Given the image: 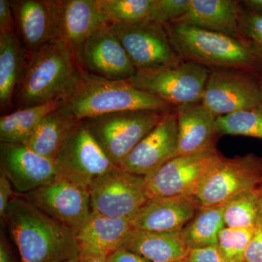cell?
Here are the masks:
<instances>
[{"label": "cell", "mask_w": 262, "mask_h": 262, "mask_svg": "<svg viewBox=\"0 0 262 262\" xmlns=\"http://www.w3.org/2000/svg\"><path fill=\"white\" fill-rule=\"evenodd\" d=\"M0 262H16L5 236L1 233L0 239Z\"/></svg>", "instance_id": "40"}, {"label": "cell", "mask_w": 262, "mask_h": 262, "mask_svg": "<svg viewBox=\"0 0 262 262\" xmlns=\"http://www.w3.org/2000/svg\"><path fill=\"white\" fill-rule=\"evenodd\" d=\"M92 212L111 218H130L149 201L145 178L114 166L89 187Z\"/></svg>", "instance_id": "8"}, {"label": "cell", "mask_w": 262, "mask_h": 262, "mask_svg": "<svg viewBox=\"0 0 262 262\" xmlns=\"http://www.w3.org/2000/svg\"><path fill=\"white\" fill-rule=\"evenodd\" d=\"M243 10L238 0H191L187 13L174 23L244 39L241 29Z\"/></svg>", "instance_id": "20"}, {"label": "cell", "mask_w": 262, "mask_h": 262, "mask_svg": "<svg viewBox=\"0 0 262 262\" xmlns=\"http://www.w3.org/2000/svg\"><path fill=\"white\" fill-rule=\"evenodd\" d=\"M200 207L194 196L151 198L131 217V225L148 232H181Z\"/></svg>", "instance_id": "18"}, {"label": "cell", "mask_w": 262, "mask_h": 262, "mask_svg": "<svg viewBox=\"0 0 262 262\" xmlns=\"http://www.w3.org/2000/svg\"><path fill=\"white\" fill-rule=\"evenodd\" d=\"M85 70L80 58L58 39L28 56L18 88V107L62 101L72 92Z\"/></svg>", "instance_id": "3"}, {"label": "cell", "mask_w": 262, "mask_h": 262, "mask_svg": "<svg viewBox=\"0 0 262 262\" xmlns=\"http://www.w3.org/2000/svg\"><path fill=\"white\" fill-rule=\"evenodd\" d=\"M191 0H153L149 20L161 24L172 23L183 16Z\"/></svg>", "instance_id": "32"}, {"label": "cell", "mask_w": 262, "mask_h": 262, "mask_svg": "<svg viewBox=\"0 0 262 262\" xmlns=\"http://www.w3.org/2000/svg\"><path fill=\"white\" fill-rule=\"evenodd\" d=\"M24 195L40 211L70 228L75 235L85 225L92 212L89 189L59 174L51 182Z\"/></svg>", "instance_id": "12"}, {"label": "cell", "mask_w": 262, "mask_h": 262, "mask_svg": "<svg viewBox=\"0 0 262 262\" xmlns=\"http://www.w3.org/2000/svg\"><path fill=\"white\" fill-rule=\"evenodd\" d=\"M241 3L248 11L262 16V0H243Z\"/></svg>", "instance_id": "41"}, {"label": "cell", "mask_w": 262, "mask_h": 262, "mask_svg": "<svg viewBox=\"0 0 262 262\" xmlns=\"http://www.w3.org/2000/svg\"><path fill=\"white\" fill-rule=\"evenodd\" d=\"M54 161L59 175L88 189L115 166L82 120L69 133Z\"/></svg>", "instance_id": "10"}, {"label": "cell", "mask_w": 262, "mask_h": 262, "mask_svg": "<svg viewBox=\"0 0 262 262\" xmlns=\"http://www.w3.org/2000/svg\"><path fill=\"white\" fill-rule=\"evenodd\" d=\"M108 262H149L136 253L121 248L108 255Z\"/></svg>", "instance_id": "38"}, {"label": "cell", "mask_w": 262, "mask_h": 262, "mask_svg": "<svg viewBox=\"0 0 262 262\" xmlns=\"http://www.w3.org/2000/svg\"><path fill=\"white\" fill-rule=\"evenodd\" d=\"M153 0H98L110 26L140 23L149 20Z\"/></svg>", "instance_id": "29"}, {"label": "cell", "mask_w": 262, "mask_h": 262, "mask_svg": "<svg viewBox=\"0 0 262 262\" xmlns=\"http://www.w3.org/2000/svg\"><path fill=\"white\" fill-rule=\"evenodd\" d=\"M187 260L189 262H244L227 257L218 246L191 250Z\"/></svg>", "instance_id": "34"}, {"label": "cell", "mask_w": 262, "mask_h": 262, "mask_svg": "<svg viewBox=\"0 0 262 262\" xmlns=\"http://www.w3.org/2000/svg\"><path fill=\"white\" fill-rule=\"evenodd\" d=\"M0 34H16V24L8 0H0Z\"/></svg>", "instance_id": "36"}, {"label": "cell", "mask_w": 262, "mask_h": 262, "mask_svg": "<svg viewBox=\"0 0 262 262\" xmlns=\"http://www.w3.org/2000/svg\"><path fill=\"white\" fill-rule=\"evenodd\" d=\"M61 101H52L3 115L0 118V141L24 144L46 115L58 110Z\"/></svg>", "instance_id": "26"}, {"label": "cell", "mask_w": 262, "mask_h": 262, "mask_svg": "<svg viewBox=\"0 0 262 262\" xmlns=\"http://www.w3.org/2000/svg\"><path fill=\"white\" fill-rule=\"evenodd\" d=\"M3 220L18 248L20 262H63L80 253L75 234L25 196H13Z\"/></svg>", "instance_id": "1"}, {"label": "cell", "mask_w": 262, "mask_h": 262, "mask_svg": "<svg viewBox=\"0 0 262 262\" xmlns=\"http://www.w3.org/2000/svg\"><path fill=\"white\" fill-rule=\"evenodd\" d=\"M78 122L58 108L41 120L24 144L37 154L54 160L69 133Z\"/></svg>", "instance_id": "25"}, {"label": "cell", "mask_w": 262, "mask_h": 262, "mask_svg": "<svg viewBox=\"0 0 262 262\" xmlns=\"http://www.w3.org/2000/svg\"><path fill=\"white\" fill-rule=\"evenodd\" d=\"M58 108L79 121L120 112L169 113L176 110L156 96L136 89L128 80H108L86 71Z\"/></svg>", "instance_id": "4"}, {"label": "cell", "mask_w": 262, "mask_h": 262, "mask_svg": "<svg viewBox=\"0 0 262 262\" xmlns=\"http://www.w3.org/2000/svg\"><path fill=\"white\" fill-rule=\"evenodd\" d=\"M17 35L28 56L56 39L54 0L10 1Z\"/></svg>", "instance_id": "19"}, {"label": "cell", "mask_w": 262, "mask_h": 262, "mask_svg": "<svg viewBox=\"0 0 262 262\" xmlns=\"http://www.w3.org/2000/svg\"><path fill=\"white\" fill-rule=\"evenodd\" d=\"M133 229L130 218H111L91 212L76 235L81 250L108 255L122 247Z\"/></svg>", "instance_id": "23"}, {"label": "cell", "mask_w": 262, "mask_h": 262, "mask_svg": "<svg viewBox=\"0 0 262 262\" xmlns=\"http://www.w3.org/2000/svg\"><path fill=\"white\" fill-rule=\"evenodd\" d=\"M79 256H80V254H79L78 256H75V257L70 258V259L67 260V261L63 262H79Z\"/></svg>", "instance_id": "43"}, {"label": "cell", "mask_w": 262, "mask_h": 262, "mask_svg": "<svg viewBox=\"0 0 262 262\" xmlns=\"http://www.w3.org/2000/svg\"><path fill=\"white\" fill-rule=\"evenodd\" d=\"M255 190L239 194L224 205L225 227L254 229L257 226L258 208Z\"/></svg>", "instance_id": "30"}, {"label": "cell", "mask_w": 262, "mask_h": 262, "mask_svg": "<svg viewBox=\"0 0 262 262\" xmlns=\"http://www.w3.org/2000/svg\"><path fill=\"white\" fill-rule=\"evenodd\" d=\"M28 54L16 34H0V106L13 107V98L23 77Z\"/></svg>", "instance_id": "24"}, {"label": "cell", "mask_w": 262, "mask_h": 262, "mask_svg": "<svg viewBox=\"0 0 262 262\" xmlns=\"http://www.w3.org/2000/svg\"><path fill=\"white\" fill-rule=\"evenodd\" d=\"M262 184V158L248 153L229 158L222 156L196 193L201 207L224 206L243 193Z\"/></svg>", "instance_id": "7"}, {"label": "cell", "mask_w": 262, "mask_h": 262, "mask_svg": "<svg viewBox=\"0 0 262 262\" xmlns=\"http://www.w3.org/2000/svg\"><path fill=\"white\" fill-rule=\"evenodd\" d=\"M255 228L224 227L219 234L218 247L227 257L236 261H244L245 252L252 237Z\"/></svg>", "instance_id": "31"}, {"label": "cell", "mask_w": 262, "mask_h": 262, "mask_svg": "<svg viewBox=\"0 0 262 262\" xmlns=\"http://www.w3.org/2000/svg\"><path fill=\"white\" fill-rule=\"evenodd\" d=\"M54 6L56 39L78 57L86 39L108 25L98 0H54Z\"/></svg>", "instance_id": "17"}, {"label": "cell", "mask_w": 262, "mask_h": 262, "mask_svg": "<svg viewBox=\"0 0 262 262\" xmlns=\"http://www.w3.org/2000/svg\"><path fill=\"white\" fill-rule=\"evenodd\" d=\"M178 125V155L194 154L216 146V117L202 102L176 107Z\"/></svg>", "instance_id": "21"}, {"label": "cell", "mask_w": 262, "mask_h": 262, "mask_svg": "<svg viewBox=\"0 0 262 262\" xmlns=\"http://www.w3.org/2000/svg\"><path fill=\"white\" fill-rule=\"evenodd\" d=\"M212 71L196 63L182 61L157 70L136 72L129 82L177 107L201 102Z\"/></svg>", "instance_id": "6"}, {"label": "cell", "mask_w": 262, "mask_h": 262, "mask_svg": "<svg viewBox=\"0 0 262 262\" xmlns=\"http://www.w3.org/2000/svg\"><path fill=\"white\" fill-rule=\"evenodd\" d=\"M223 155L216 146L194 154L178 155L144 177L149 198L194 196Z\"/></svg>", "instance_id": "9"}, {"label": "cell", "mask_w": 262, "mask_h": 262, "mask_svg": "<svg viewBox=\"0 0 262 262\" xmlns=\"http://www.w3.org/2000/svg\"><path fill=\"white\" fill-rule=\"evenodd\" d=\"M13 187L10 179L5 172L0 169V215L3 220L10 201L14 196Z\"/></svg>", "instance_id": "37"}, {"label": "cell", "mask_w": 262, "mask_h": 262, "mask_svg": "<svg viewBox=\"0 0 262 262\" xmlns=\"http://www.w3.org/2000/svg\"><path fill=\"white\" fill-rule=\"evenodd\" d=\"M164 25L182 61L211 71H241L261 78L262 56L246 39L174 22Z\"/></svg>", "instance_id": "2"}, {"label": "cell", "mask_w": 262, "mask_h": 262, "mask_svg": "<svg viewBox=\"0 0 262 262\" xmlns=\"http://www.w3.org/2000/svg\"><path fill=\"white\" fill-rule=\"evenodd\" d=\"M260 88H261V91L262 93V77L260 79Z\"/></svg>", "instance_id": "44"}, {"label": "cell", "mask_w": 262, "mask_h": 262, "mask_svg": "<svg viewBox=\"0 0 262 262\" xmlns=\"http://www.w3.org/2000/svg\"><path fill=\"white\" fill-rule=\"evenodd\" d=\"M244 262H262V224L258 223L245 252Z\"/></svg>", "instance_id": "35"}, {"label": "cell", "mask_w": 262, "mask_h": 262, "mask_svg": "<svg viewBox=\"0 0 262 262\" xmlns=\"http://www.w3.org/2000/svg\"><path fill=\"white\" fill-rule=\"evenodd\" d=\"M177 262H189V261H188L187 259H184V260H182V261H177Z\"/></svg>", "instance_id": "45"}, {"label": "cell", "mask_w": 262, "mask_h": 262, "mask_svg": "<svg viewBox=\"0 0 262 262\" xmlns=\"http://www.w3.org/2000/svg\"><path fill=\"white\" fill-rule=\"evenodd\" d=\"M260 79L241 71H212L201 102L216 117L251 110L262 104Z\"/></svg>", "instance_id": "13"}, {"label": "cell", "mask_w": 262, "mask_h": 262, "mask_svg": "<svg viewBox=\"0 0 262 262\" xmlns=\"http://www.w3.org/2000/svg\"><path fill=\"white\" fill-rule=\"evenodd\" d=\"M165 114L153 111L120 112L84 119L82 121L110 160L120 166Z\"/></svg>", "instance_id": "5"}, {"label": "cell", "mask_w": 262, "mask_h": 262, "mask_svg": "<svg viewBox=\"0 0 262 262\" xmlns=\"http://www.w3.org/2000/svg\"><path fill=\"white\" fill-rule=\"evenodd\" d=\"M215 133L223 136H243L262 139V104L244 111L217 117Z\"/></svg>", "instance_id": "28"}, {"label": "cell", "mask_w": 262, "mask_h": 262, "mask_svg": "<svg viewBox=\"0 0 262 262\" xmlns=\"http://www.w3.org/2000/svg\"><path fill=\"white\" fill-rule=\"evenodd\" d=\"M108 256L101 253L81 250L79 262H108Z\"/></svg>", "instance_id": "39"}, {"label": "cell", "mask_w": 262, "mask_h": 262, "mask_svg": "<svg viewBox=\"0 0 262 262\" xmlns=\"http://www.w3.org/2000/svg\"><path fill=\"white\" fill-rule=\"evenodd\" d=\"M80 61L84 70L112 80H129L136 70L110 25L103 26L82 45Z\"/></svg>", "instance_id": "14"}, {"label": "cell", "mask_w": 262, "mask_h": 262, "mask_svg": "<svg viewBox=\"0 0 262 262\" xmlns=\"http://www.w3.org/2000/svg\"><path fill=\"white\" fill-rule=\"evenodd\" d=\"M0 169L22 194L35 190L58 175L54 160L37 154L22 143L0 144Z\"/></svg>", "instance_id": "16"}, {"label": "cell", "mask_w": 262, "mask_h": 262, "mask_svg": "<svg viewBox=\"0 0 262 262\" xmlns=\"http://www.w3.org/2000/svg\"><path fill=\"white\" fill-rule=\"evenodd\" d=\"M149 262H177L187 259L191 249L181 232H156L132 229L122 247Z\"/></svg>", "instance_id": "22"}, {"label": "cell", "mask_w": 262, "mask_h": 262, "mask_svg": "<svg viewBox=\"0 0 262 262\" xmlns=\"http://www.w3.org/2000/svg\"><path fill=\"white\" fill-rule=\"evenodd\" d=\"M243 37L262 56V16L244 8L241 21Z\"/></svg>", "instance_id": "33"}, {"label": "cell", "mask_w": 262, "mask_h": 262, "mask_svg": "<svg viewBox=\"0 0 262 262\" xmlns=\"http://www.w3.org/2000/svg\"><path fill=\"white\" fill-rule=\"evenodd\" d=\"M110 27L125 48L136 72L157 70L182 61L163 24L146 20Z\"/></svg>", "instance_id": "11"}, {"label": "cell", "mask_w": 262, "mask_h": 262, "mask_svg": "<svg viewBox=\"0 0 262 262\" xmlns=\"http://www.w3.org/2000/svg\"><path fill=\"white\" fill-rule=\"evenodd\" d=\"M225 227L224 206L200 207L181 233L191 250L200 249L218 246L219 234Z\"/></svg>", "instance_id": "27"}, {"label": "cell", "mask_w": 262, "mask_h": 262, "mask_svg": "<svg viewBox=\"0 0 262 262\" xmlns=\"http://www.w3.org/2000/svg\"><path fill=\"white\" fill-rule=\"evenodd\" d=\"M177 156L178 125L174 111L164 115L119 167L129 173L145 177Z\"/></svg>", "instance_id": "15"}, {"label": "cell", "mask_w": 262, "mask_h": 262, "mask_svg": "<svg viewBox=\"0 0 262 262\" xmlns=\"http://www.w3.org/2000/svg\"><path fill=\"white\" fill-rule=\"evenodd\" d=\"M258 208V223L262 224V184L256 189Z\"/></svg>", "instance_id": "42"}]
</instances>
